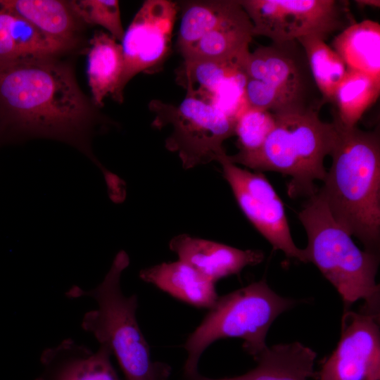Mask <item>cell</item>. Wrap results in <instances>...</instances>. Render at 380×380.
I'll return each mask as SVG.
<instances>
[{
	"label": "cell",
	"mask_w": 380,
	"mask_h": 380,
	"mask_svg": "<svg viewBox=\"0 0 380 380\" xmlns=\"http://www.w3.org/2000/svg\"><path fill=\"white\" fill-rule=\"evenodd\" d=\"M53 57L0 65L1 129L81 139L91 123L89 106L70 70Z\"/></svg>",
	"instance_id": "cell-1"
},
{
	"label": "cell",
	"mask_w": 380,
	"mask_h": 380,
	"mask_svg": "<svg viewBox=\"0 0 380 380\" xmlns=\"http://www.w3.org/2000/svg\"><path fill=\"white\" fill-rule=\"evenodd\" d=\"M337 137L332 163L317 194L335 221L378 254L380 241V136L343 125L334 113Z\"/></svg>",
	"instance_id": "cell-2"
},
{
	"label": "cell",
	"mask_w": 380,
	"mask_h": 380,
	"mask_svg": "<svg viewBox=\"0 0 380 380\" xmlns=\"http://www.w3.org/2000/svg\"><path fill=\"white\" fill-rule=\"evenodd\" d=\"M308 236L305 248L312 262L341 295L344 310L363 299V310L379 315V266L376 253L360 250L351 236L333 218L317 191L298 213Z\"/></svg>",
	"instance_id": "cell-3"
},
{
	"label": "cell",
	"mask_w": 380,
	"mask_h": 380,
	"mask_svg": "<svg viewBox=\"0 0 380 380\" xmlns=\"http://www.w3.org/2000/svg\"><path fill=\"white\" fill-rule=\"evenodd\" d=\"M318 114L319 110L274 114V127L261 148L234 163L289 176V196L310 198L318 190L315 182L326 177L324 160L337 137L334 122L321 120Z\"/></svg>",
	"instance_id": "cell-4"
},
{
	"label": "cell",
	"mask_w": 380,
	"mask_h": 380,
	"mask_svg": "<svg viewBox=\"0 0 380 380\" xmlns=\"http://www.w3.org/2000/svg\"><path fill=\"white\" fill-rule=\"evenodd\" d=\"M129 264L128 255L120 251L96 287L85 291L74 286L66 296H87L96 301L97 308L85 313L82 327L115 355L125 380H151L167 365L152 362L150 348L136 317L137 297L126 296L122 291L121 275Z\"/></svg>",
	"instance_id": "cell-5"
},
{
	"label": "cell",
	"mask_w": 380,
	"mask_h": 380,
	"mask_svg": "<svg viewBox=\"0 0 380 380\" xmlns=\"http://www.w3.org/2000/svg\"><path fill=\"white\" fill-rule=\"evenodd\" d=\"M295 303L276 293L265 280L219 297L184 343L186 378L198 372L203 353L221 338L243 339V349L255 359L267 348L265 338L272 322Z\"/></svg>",
	"instance_id": "cell-6"
},
{
	"label": "cell",
	"mask_w": 380,
	"mask_h": 380,
	"mask_svg": "<svg viewBox=\"0 0 380 380\" xmlns=\"http://www.w3.org/2000/svg\"><path fill=\"white\" fill-rule=\"evenodd\" d=\"M248 107L272 113L319 110L325 103L297 40L250 52L244 67Z\"/></svg>",
	"instance_id": "cell-7"
},
{
	"label": "cell",
	"mask_w": 380,
	"mask_h": 380,
	"mask_svg": "<svg viewBox=\"0 0 380 380\" xmlns=\"http://www.w3.org/2000/svg\"><path fill=\"white\" fill-rule=\"evenodd\" d=\"M148 109L153 127L171 129L165 146L178 155L186 170L218 162L227 154L224 141L235 135L236 119L196 97L186 96L179 104L153 99Z\"/></svg>",
	"instance_id": "cell-8"
},
{
	"label": "cell",
	"mask_w": 380,
	"mask_h": 380,
	"mask_svg": "<svg viewBox=\"0 0 380 380\" xmlns=\"http://www.w3.org/2000/svg\"><path fill=\"white\" fill-rule=\"evenodd\" d=\"M249 17L253 37L274 43L315 35L326 40L355 22L348 1L337 0H239Z\"/></svg>",
	"instance_id": "cell-9"
},
{
	"label": "cell",
	"mask_w": 380,
	"mask_h": 380,
	"mask_svg": "<svg viewBox=\"0 0 380 380\" xmlns=\"http://www.w3.org/2000/svg\"><path fill=\"white\" fill-rule=\"evenodd\" d=\"M218 163L241 210L273 248L308 262L305 250L298 248L291 237L283 203L265 176L238 167L227 154Z\"/></svg>",
	"instance_id": "cell-10"
},
{
	"label": "cell",
	"mask_w": 380,
	"mask_h": 380,
	"mask_svg": "<svg viewBox=\"0 0 380 380\" xmlns=\"http://www.w3.org/2000/svg\"><path fill=\"white\" fill-rule=\"evenodd\" d=\"M179 4L170 0H146L136 13L121 41L124 67L115 101L138 73H152L167 57Z\"/></svg>",
	"instance_id": "cell-11"
},
{
	"label": "cell",
	"mask_w": 380,
	"mask_h": 380,
	"mask_svg": "<svg viewBox=\"0 0 380 380\" xmlns=\"http://www.w3.org/2000/svg\"><path fill=\"white\" fill-rule=\"evenodd\" d=\"M379 315L344 310L338 345L324 362L319 380H379Z\"/></svg>",
	"instance_id": "cell-12"
},
{
	"label": "cell",
	"mask_w": 380,
	"mask_h": 380,
	"mask_svg": "<svg viewBox=\"0 0 380 380\" xmlns=\"http://www.w3.org/2000/svg\"><path fill=\"white\" fill-rule=\"evenodd\" d=\"M170 249L182 260L213 282L239 274L245 267L264 259L258 250H241L224 243L182 234L173 237Z\"/></svg>",
	"instance_id": "cell-13"
},
{
	"label": "cell",
	"mask_w": 380,
	"mask_h": 380,
	"mask_svg": "<svg viewBox=\"0 0 380 380\" xmlns=\"http://www.w3.org/2000/svg\"><path fill=\"white\" fill-rule=\"evenodd\" d=\"M111 355L101 346L94 352L70 338L64 339L43 351L44 372L37 380H120Z\"/></svg>",
	"instance_id": "cell-14"
},
{
	"label": "cell",
	"mask_w": 380,
	"mask_h": 380,
	"mask_svg": "<svg viewBox=\"0 0 380 380\" xmlns=\"http://www.w3.org/2000/svg\"><path fill=\"white\" fill-rule=\"evenodd\" d=\"M139 277L195 307L210 309L219 298L215 282L179 260L143 269Z\"/></svg>",
	"instance_id": "cell-15"
},
{
	"label": "cell",
	"mask_w": 380,
	"mask_h": 380,
	"mask_svg": "<svg viewBox=\"0 0 380 380\" xmlns=\"http://www.w3.org/2000/svg\"><path fill=\"white\" fill-rule=\"evenodd\" d=\"M70 47L42 34L0 0V65L53 57Z\"/></svg>",
	"instance_id": "cell-16"
},
{
	"label": "cell",
	"mask_w": 380,
	"mask_h": 380,
	"mask_svg": "<svg viewBox=\"0 0 380 380\" xmlns=\"http://www.w3.org/2000/svg\"><path fill=\"white\" fill-rule=\"evenodd\" d=\"M317 353L300 342L267 347L255 359L258 365L241 376L216 380H308L315 377Z\"/></svg>",
	"instance_id": "cell-17"
},
{
	"label": "cell",
	"mask_w": 380,
	"mask_h": 380,
	"mask_svg": "<svg viewBox=\"0 0 380 380\" xmlns=\"http://www.w3.org/2000/svg\"><path fill=\"white\" fill-rule=\"evenodd\" d=\"M124 67L121 44L110 34L96 32L90 40L87 75L94 104L103 106L104 99H115Z\"/></svg>",
	"instance_id": "cell-18"
},
{
	"label": "cell",
	"mask_w": 380,
	"mask_h": 380,
	"mask_svg": "<svg viewBox=\"0 0 380 380\" xmlns=\"http://www.w3.org/2000/svg\"><path fill=\"white\" fill-rule=\"evenodd\" d=\"M177 48L183 58L207 33L243 11L239 0L182 1Z\"/></svg>",
	"instance_id": "cell-19"
},
{
	"label": "cell",
	"mask_w": 380,
	"mask_h": 380,
	"mask_svg": "<svg viewBox=\"0 0 380 380\" xmlns=\"http://www.w3.org/2000/svg\"><path fill=\"white\" fill-rule=\"evenodd\" d=\"M332 49L347 68L380 79V24L372 20L355 23L332 41Z\"/></svg>",
	"instance_id": "cell-20"
},
{
	"label": "cell",
	"mask_w": 380,
	"mask_h": 380,
	"mask_svg": "<svg viewBox=\"0 0 380 380\" xmlns=\"http://www.w3.org/2000/svg\"><path fill=\"white\" fill-rule=\"evenodd\" d=\"M253 25L243 10L205 34L184 60L203 58L246 62Z\"/></svg>",
	"instance_id": "cell-21"
},
{
	"label": "cell",
	"mask_w": 380,
	"mask_h": 380,
	"mask_svg": "<svg viewBox=\"0 0 380 380\" xmlns=\"http://www.w3.org/2000/svg\"><path fill=\"white\" fill-rule=\"evenodd\" d=\"M48 37L71 46L76 32V16L69 4L58 0H3Z\"/></svg>",
	"instance_id": "cell-22"
},
{
	"label": "cell",
	"mask_w": 380,
	"mask_h": 380,
	"mask_svg": "<svg viewBox=\"0 0 380 380\" xmlns=\"http://www.w3.org/2000/svg\"><path fill=\"white\" fill-rule=\"evenodd\" d=\"M246 62L203 58L184 60L176 70V82L186 90V96L210 102L217 89L229 77L245 70Z\"/></svg>",
	"instance_id": "cell-23"
},
{
	"label": "cell",
	"mask_w": 380,
	"mask_h": 380,
	"mask_svg": "<svg viewBox=\"0 0 380 380\" xmlns=\"http://www.w3.org/2000/svg\"><path fill=\"white\" fill-rule=\"evenodd\" d=\"M379 94L380 79L348 68L334 94L332 103L336 110L334 113L343 125L355 127Z\"/></svg>",
	"instance_id": "cell-24"
},
{
	"label": "cell",
	"mask_w": 380,
	"mask_h": 380,
	"mask_svg": "<svg viewBox=\"0 0 380 380\" xmlns=\"http://www.w3.org/2000/svg\"><path fill=\"white\" fill-rule=\"evenodd\" d=\"M296 40L304 50L313 80L324 102L332 103L335 91L348 70L345 63L320 37L310 35Z\"/></svg>",
	"instance_id": "cell-25"
},
{
	"label": "cell",
	"mask_w": 380,
	"mask_h": 380,
	"mask_svg": "<svg viewBox=\"0 0 380 380\" xmlns=\"http://www.w3.org/2000/svg\"><path fill=\"white\" fill-rule=\"evenodd\" d=\"M275 122L274 113L262 109L246 108L237 117L235 125L239 151L232 156L227 155L228 160L234 163L258 151Z\"/></svg>",
	"instance_id": "cell-26"
},
{
	"label": "cell",
	"mask_w": 380,
	"mask_h": 380,
	"mask_svg": "<svg viewBox=\"0 0 380 380\" xmlns=\"http://www.w3.org/2000/svg\"><path fill=\"white\" fill-rule=\"evenodd\" d=\"M75 15L84 22L103 27L116 40L122 41L125 31L117 0H74L68 2Z\"/></svg>",
	"instance_id": "cell-27"
},
{
	"label": "cell",
	"mask_w": 380,
	"mask_h": 380,
	"mask_svg": "<svg viewBox=\"0 0 380 380\" xmlns=\"http://www.w3.org/2000/svg\"><path fill=\"white\" fill-rule=\"evenodd\" d=\"M108 189V196L114 203H121L126 197L125 182L117 175L105 168L101 171Z\"/></svg>",
	"instance_id": "cell-28"
},
{
	"label": "cell",
	"mask_w": 380,
	"mask_h": 380,
	"mask_svg": "<svg viewBox=\"0 0 380 380\" xmlns=\"http://www.w3.org/2000/svg\"><path fill=\"white\" fill-rule=\"evenodd\" d=\"M170 369L166 365L163 369L155 374L151 380H166L170 374Z\"/></svg>",
	"instance_id": "cell-29"
},
{
	"label": "cell",
	"mask_w": 380,
	"mask_h": 380,
	"mask_svg": "<svg viewBox=\"0 0 380 380\" xmlns=\"http://www.w3.org/2000/svg\"><path fill=\"white\" fill-rule=\"evenodd\" d=\"M355 2L360 8H365V6H372L379 8L380 6V1L379 0H357Z\"/></svg>",
	"instance_id": "cell-30"
},
{
	"label": "cell",
	"mask_w": 380,
	"mask_h": 380,
	"mask_svg": "<svg viewBox=\"0 0 380 380\" xmlns=\"http://www.w3.org/2000/svg\"><path fill=\"white\" fill-rule=\"evenodd\" d=\"M186 379L188 380H216V379H210V378L203 376L201 375L198 372H197L196 374L189 377H187Z\"/></svg>",
	"instance_id": "cell-31"
},
{
	"label": "cell",
	"mask_w": 380,
	"mask_h": 380,
	"mask_svg": "<svg viewBox=\"0 0 380 380\" xmlns=\"http://www.w3.org/2000/svg\"><path fill=\"white\" fill-rule=\"evenodd\" d=\"M369 380H370V379H369Z\"/></svg>",
	"instance_id": "cell-32"
}]
</instances>
